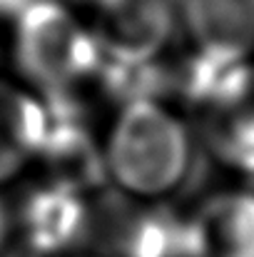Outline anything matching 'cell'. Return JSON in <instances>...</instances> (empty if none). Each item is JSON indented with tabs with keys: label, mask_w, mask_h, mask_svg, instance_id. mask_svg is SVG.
Segmentation results:
<instances>
[{
	"label": "cell",
	"mask_w": 254,
	"mask_h": 257,
	"mask_svg": "<svg viewBox=\"0 0 254 257\" xmlns=\"http://www.w3.org/2000/svg\"><path fill=\"white\" fill-rule=\"evenodd\" d=\"M199 148L194 125L172 102H125L102 135L107 187L130 200L167 205L192 180Z\"/></svg>",
	"instance_id": "cell-1"
},
{
	"label": "cell",
	"mask_w": 254,
	"mask_h": 257,
	"mask_svg": "<svg viewBox=\"0 0 254 257\" xmlns=\"http://www.w3.org/2000/svg\"><path fill=\"white\" fill-rule=\"evenodd\" d=\"M10 28L18 75L48 105L70 107L87 87L97 85L102 53L85 15L60 0H33Z\"/></svg>",
	"instance_id": "cell-2"
},
{
	"label": "cell",
	"mask_w": 254,
	"mask_h": 257,
	"mask_svg": "<svg viewBox=\"0 0 254 257\" xmlns=\"http://www.w3.org/2000/svg\"><path fill=\"white\" fill-rule=\"evenodd\" d=\"M75 257H184V215L105 187L90 197Z\"/></svg>",
	"instance_id": "cell-3"
},
{
	"label": "cell",
	"mask_w": 254,
	"mask_h": 257,
	"mask_svg": "<svg viewBox=\"0 0 254 257\" xmlns=\"http://www.w3.org/2000/svg\"><path fill=\"white\" fill-rule=\"evenodd\" d=\"M194 133L222 168L254 180V63L229 65L199 97Z\"/></svg>",
	"instance_id": "cell-4"
},
{
	"label": "cell",
	"mask_w": 254,
	"mask_h": 257,
	"mask_svg": "<svg viewBox=\"0 0 254 257\" xmlns=\"http://www.w3.org/2000/svg\"><path fill=\"white\" fill-rule=\"evenodd\" d=\"M90 25L102 60L120 68L160 63L182 40L174 0H112Z\"/></svg>",
	"instance_id": "cell-5"
},
{
	"label": "cell",
	"mask_w": 254,
	"mask_h": 257,
	"mask_svg": "<svg viewBox=\"0 0 254 257\" xmlns=\"http://www.w3.org/2000/svg\"><path fill=\"white\" fill-rule=\"evenodd\" d=\"M182 43L217 65H239L254 53V0H174Z\"/></svg>",
	"instance_id": "cell-6"
},
{
	"label": "cell",
	"mask_w": 254,
	"mask_h": 257,
	"mask_svg": "<svg viewBox=\"0 0 254 257\" xmlns=\"http://www.w3.org/2000/svg\"><path fill=\"white\" fill-rule=\"evenodd\" d=\"M184 257H254V192L227 190L184 215Z\"/></svg>",
	"instance_id": "cell-7"
},
{
	"label": "cell",
	"mask_w": 254,
	"mask_h": 257,
	"mask_svg": "<svg viewBox=\"0 0 254 257\" xmlns=\"http://www.w3.org/2000/svg\"><path fill=\"white\" fill-rule=\"evenodd\" d=\"M50 130V110L25 85L0 80V185L35 165Z\"/></svg>",
	"instance_id": "cell-8"
},
{
	"label": "cell",
	"mask_w": 254,
	"mask_h": 257,
	"mask_svg": "<svg viewBox=\"0 0 254 257\" xmlns=\"http://www.w3.org/2000/svg\"><path fill=\"white\" fill-rule=\"evenodd\" d=\"M10 240H13V205H8L0 197V257L8 250Z\"/></svg>",
	"instance_id": "cell-9"
},
{
	"label": "cell",
	"mask_w": 254,
	"mask_h": 257,
	"mask_svg": "<svg viewBox=\"0 0 254 257\" xmlns=\"http://www.w3.org/2000/svg\"><path fill=\"white\" fill-rule=\"evenodd\" d=\"M63 5H68V8H73L75 13H80V15H85L87 20L90 18H95L100 10H105L112 0H60Z\"/></svg>",
	"instance_id": "cell-10"
},
{
	"label": "cell",
	"mask_w": 254,
	"mask_h": 257,
	"mask_svg": "<svg viewBox=\"0 0 254 257\" xmlns=\"http://www.w3.org/2000/svg\"><path fill=\"white\" fill-rule=\"evenodd\" d=\"M252 192H254V187H252Z\"/></svg>",
	"instance_id": "cell-11"
}]
</instances>
